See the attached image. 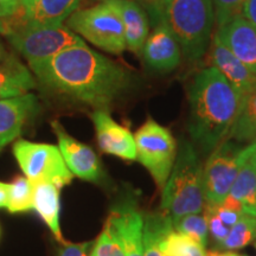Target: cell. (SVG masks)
I'll return each mask as SVG.
<instances>
[{
	"instance_id": "30",
	"label": "cell",
	"mask_w": 256,
	"mask_h": 256,
	"mask_svg": "<svg viewBox=\"0 0 256 256\" xmlns=\"http://www.w3.org/2000/svg\"><path fill=\"white\" fill-rule=\"evenodd\" d=\"M204 216H206L208 222V229H209L210 236L214 241L216 242V247L218 248L224 242V240L228 238L230 232V226H226L220 217L216 215V212L211 206H204Z\"/></svg>"
},
{
	"instance_id": "1",
	"label": "cell",
	"mask_w": 256,
	"mask_h": 256,
	"mask_svg": "<svg viewBox=\"0 0 256 256\" xmlns=\"http://www.w3.org/2000/svg\"><path fill=\"white\" fill-rule=\"evenodd\" d=\"M28 66L44 87L96 108L107 107L132 83L126 68L86 43Z\"/></svg>"
},
{
	"instance_id": "36",
	"label": "cell",
	"mask_w": 256,
	"mask_h": 256,
	"mask_svg": "<svg viewBox=\"0 0 256 256\" xmlns=\"http://www.w3.org/2000/svg\"><path fill=\"white\" fill-rule=\"evenodd\" d=\"M8 184L0 182V208H8Z\"/></svg>"
},
{
	"instance_id": "12",
	"label": "cell",
	"mask_w": 256,
	"mask_h": 256,
	"mask_svg": "<svg viewBox=\"0 0 256 256\" xmlns=\"http://www.w3.org/2000/svg\"><path fill=\"white\" fill-rule=\"evenodd\" d=\"M92 120L102 152L130 162L136 160V139L128 128L118 124L104 108H98L92 114Z\"/></svg>"
},
{
	"instance_id": "3",
	"label": "cell",
	"mask_w": 256,
	"mask_h": 256,
	"mask_svg": "<svg viewBox=\"0 0 256 256\" xmlns=\"http://www.w3.org/2000/svg\"><path fill=\"white\" fill-rule=\"evenodd\" d=\"M203 171L204 165L194 142L183 139L171 174L162 190V212L172 220L203 212L206 206Z\"/></svg>"
},
{
	"instance_id": "20",
	"label": "cell",
	"mask_w": 256,
	"mask_h": 256,
	"mask_svg": "<svg viewBox=\"0 0 256 256\" xmlns=\"http://www.w3.org/2000/svg\"><path fill=\"white\" fill-rule=\"evenodd\" d=\"M36 84L30 70L14 56L0 66V100L28 94Z\"/></svg>"
},
{
	"instance_id": "16",
	"label": "cell",
	"mask_w": 256,
	"mask_h": 256,
	"mask_svg": "<svg viewBox=\"0 0 256 256\" xmlns=\"http://www.w3.org/2000/svg\"><path fill=\"white\" fill-rule=\"evenodd\" d=\"M110 216L119 230L126 256H144V216L132 202L112 210Z\"/></svg>"
},
{
	"instance_id": "28",
	"label": "cell",
	"mask_w": 256,
	"mask_h": 256,
	"mask_svg": "<svg viewBox=\"0 0 256 256\" xmlns=\"http://www.w3.org/2000/svg\"><path fill=\"white\" fill-rule=\"evenodd\" d=\"M172 223L176 232L184 234L203 248L206 247L209 229L204 214H190L182 216L172 220Z\"/></svg>"
},
{
	"instance_id": "26",
	"label": "cell",
	"mask_w": 256,
	"mask_h": 256,
	"mask_svg": "<svg viewBox=\"0 0 256 256\" xmlns=\"http://www.w3.org/2000/svg\"><path fill=\"white\" fill-rule=\"evenodd\" d=\"M34 184L26 177L19 176L8 184V202L6 209L11 214L34 210Z\"/></svg>"
},
{
	"instance_id": "2",
	"label": "cell",
	"mask_w": 256,
	"mask_h": 256,
	"mask_svg": "<svg viewBox=\"0 0 256 256\" xmlns=\"http://www.w3.org/2000/svg\"><path fill=\"white\" fill-rule=\"evenodd\" d=\"M188 98V133L200 151L210 154L228 136L241 107L242 96L211 66L194 75Z\"/></svg>"
},
{
	"instance_id": "17",
	"label": "cell",
	"mask_w": 256,
	"mask_h": 256,
	"mask_svg": "<svg viewBox=\"0 0 256 256\" xmlns=\"http://www.w3.org/2000/svg\"><path fill=\"white\" fill-rule=\"evenodd\" d=\"M229 197L238 200L243 212L256 216V142L246 146V156Z\"/></svg>"
},
{
	"instance_id": "34",
	"label": "cell",
	"mask_w": 256,
	"mask_h": 256,
	"mask_svg": "<svg viewBox=\"0 0 256 256\" xmlns=\"http://www.w3.org/2000/svg\"><path fill=\"white\" fill-rule=\"evenodd\" d=\"M146 2H148L153 17L156 18V22H159L162 19V14H164V10L166 8V6H168L172 0H146Z\"/></svg>"
},
{
	"instance_id": "7",
	"label": "cell",
	"mask_w": 256,
	"mask_h": 256,
	"mask_svg": "<svg viewBox=\"0 0 256 256\" xmlns=\"http://www.w3.org/2000/svg\"><path fill=\"white\" fill-rule=\"evenodd\" d=\"M8 40L28 64L49 60L72 46L84 44V40L64 25L25 24L11 30Z\"/></svg>"
},
{
	"instance_id": "27",
	"label": "cell",
	"mask_w": 256,
	"mask_h": 256,
	"mask_svg": "<svg viewBox=\"0 0 256 256\" xmlns=\"http://www.w3.org/2000/svg\"><path fill=\"white\" fill-rule=\"evenodd\" d=\"M92 252L95 256H126L119 230L110 216H108L106 220L104 229L94 242Z\"/></svg>"
},
{
	"instance_id": "21",
	"label": "cell",
	"mask_w": 256,
	"mask_h": 256,
	"mask_svg": "<svg viewBox=\"0 0 256 256\" xmlns=\"http://www.w3.org/2000/svg\"><path fill=\"white\" fill-rule=\"evenodd\" d=\"M82 0H37L34 8L25 16L28 24L63 25L64 22L78 11Z\"/></svg>"
},
{
	"instance_id": "23",
	"label": "cell",
	"mask_w": 256,
	"mask_h": 256,
	"mask_svg": "<svg viewBox=\"0 0 256 256\" xmlns=\"http://www.w3.org/2000/svg\"><path fill=\"white\" fill-rule=\"evenodd\" d=\"M172 226V218L162 211L148 214L144 217V256H162V240Z\"/></svg>"
},
{
	"instance_id": "37",
	"label": "cell",
	"mask_w": 256,
	"mask_h": 256,
	"mask_svg": "<svg viewBox=\"0 0 256 256\" xmlns=\"http://www.w3.org/2000/svg\"><path fill=\"white\" fill-rule=\"evenodd\" d=\"M11 57L12 56L8 54V49H6L5 44L2 43V40H0V66H2L4 63L8 62V60L11 58Z\"/></svg>"
},
{
	"instance_id": "31",
	"label": "cell",
	"mask_w": 256,
	"mask_h": 256,
	"mask_svg": "<svg viewBox=\"0 0 256 256\" xmlns=\"http://www.w3.org/2000/svg\"><path fill=\"white\" fill-rule=\"evenodd\" d=\"M94 242L69 243L66 242L60 248L58 256H88Z\"/></svg>"
},
{
	"instance_id": "35",
	"label": "cell",
	"mask_w": 256,
	"mask_h": 256,
	"mask_svg": "<svg viewBox=\"0 0 256 256\" xmlns=\"http://www.w3.org/2000/svg\"><path fill=\"white\" fill-rule=\"evenodd\" d=\"M242 16L256 28V0H246L242 10Z\"/></svg>"
},
{
	"instance_id": "9",
	"label": "cell",
	"mask_w": 256,
	"mask_h": 256,
	"mask_svg": "<svg viewBox=\"0 0 256 256\" xmlns=\"http://www.w3.org/2000/svg\"><path fill=\"white\" fill-rule=\"evenodd\" d=\"M246 146L226 139L210 153L203 171L206 206H218L228 197L244 160Z\"/></svg>"
},
{
	"instance_id": "14",
	"label": "cell",
	"mask_w": 256,
	"mask_h": 256,
	"mask_svg": "<svg viewBox=\"0 0 256 256\" xmlns=\"http://www.w3.org/2000/svg\"><path fill=\"white\" fill-rule=\"evenodd\" d=\"M37 107V98L28 92L0 100V150L17 139Z\"/></svg>"
},
{
	"instance_id": "39",
	"label": "cell",
	"mask_w": 256,
	"mask_h": 256,
	"mask_svg": "<svg viewBox=\"0 0 256 256\" xmlns=\"http://www.w3.org/2000/svg\"><path fill=\"white\" fill-rule=\"evenodd\" d=\"M11 30L12 28H10V26L6 24L4 19L0 18V34H5V36H8L10 32H11Z\"/></svg>"
},
{
	"instance_id": "4",
	"label": "cell",
	"mask_w": 256,
	"mask_h": 256,
	"mask_svg": "<svg viewBox=\"0 0 256 256\" xmlns=\"http://www.w3.org/2000/svg\"><path fill=\"white\" fill-rule=\"evenodd\" d=\"M162 19L177 38L185 58L196 62L204 56L215 25L212 0H172Z\"/></svg>"
},
{
	"instance_id": "41",
	"label": "cell",
	"mask_w": 256,
	"mask_h": 256,
	"mask_svg": "<svg viewBox=\"0 0 256 256\" xmlns=\"http://www.w3.org/2000/svg\"><path fill=\"white\" fill-rule=\"evenodd\" d=\"M92 246H94V244H92ZM88 256H95V255H94V252H92L90 250V252H89Z\"/></svg>"
},
{
	"instance_id": "29",
	"label": "cell",
	"mask_w": 256,
	"mask_h": 256,
	"mask_svg": "<svg viewBox=\"0 0 256 256\" xmlns=\"http://www.w3.org/2000/svg\"><path fill=\"white\" fill-rule=\"evenodd\" d=\"M244 2L246 0H212L217 26H223L238 16H242Z\"/></svg>"
},
{
	"instance_id": "32",
	"label": "cell",
	"mask_w": 256,
	"mask_h": 256,
	"mask_svg": "<svg viewBox=\"0 0 256 256\" xmlns=\"http://www.w3.org/2000/svg\"><path fill=\"white\" fill-rule=\"evenodd\" d=\"M211 208H212L214 211H215L216 215L220 217V220H222L226 226H230V228H232L234 224H235L240 220V217L242 216L241 212H238V211H235V210L228 209V208H226L223 206H211Z\"/></svg>"
},
{
	"instance_id": "6",
	"label": "cell",
	"mask_w": 256,
	"mask_h": 256,
	"mask_svg": "<svg viewBox=\"0 0 256 256\" xmlns=\"http://www.w3.org/2000/svg\"><path fill=\"white\" fill-rule=\"evenodd\" d=\"M136 160L145 168L156 186L162 190L174 168L178 146L168 128L148 118L134 134Z\"/></svg>"
},
{
	"instance_id": "13",
	"label": "cell",
	"mask_w": 256,
	"mask_h": 256,
	"mask_svg": "<svg viewBox=\"0 0 256 256\" xmlns=\"http://www.w3.org/2000/svg\"><path fill=\"white\" fill-rule=\"evenodd\" d=\"M216 36L256 76V28L238 16L217 28Z\"/></svg>"
},
{
	"instance_id": "15",
	"label": "cell",
	"mask_w": 256,
	"mask_h": 256,
	"mask_svg": "<svg viewBox=\"0 0 256 256\" xmlns=\"http://www.w3.org/2000/svg\"><path fill=\"white\" fill-rule=\"evenodd\" d=\"M210 58L212 66L228 80L242 98L256 87V76L224 46L216 34L211 42Z\"/></svg>"
},
{
	"instance_id": "8",
	"label": "cell",
	"mask_w": 256,
	"mask_h": 256,
	"mask_svg": "<svg viewBox=\"0 0 256 256\" xmlns=\"http://www.w3.org/2000/svg\"><path fill=\"white\" fill-rule=\"evenodd\" d=\"M14 154L32 184L51 183L62 188L72 180L74 174L55 145L20 139L14 142Z\"/></svg>"
},
{
	"instance_id": "42",
	"label": "cell",
	"mask_w": 256,
	"mask_h": 256,
	"mask_svg": "<svg viewBox=\"0 0 256 256\" xmlns=\"http://www.w3.org/2000/svg\"><path fill=\"white\" fill-rule=\"evenodd\" d=\"M254 247H255V249H256V241L254 242Z\"/></svg>"
},
{
	"instance_id": "40",
	"label": "cell",
	"mask_w": 256,
	"mask_h": 256,
	"mask_svg": "<svg viewBox=\"0 0 256 256\" xmlns=\"http://www.w3.org/2000/svg\"><path fill=\"white\" fill-rule=\"evenodd\" d=\"M208 256H240L238 254L234 252H210Z\"/></svg>"
},
{
	"instance_id": "5",
	"label": "cell",
	"mask_w": 256,
	"mask_h": 256,
	"mask_svg": "<svg viewBox=\"0 0 256 256\" xmlns=\"http://www.w3.org/2000/svg\"><path fill=\"white\" fill-rule=\"evenodd\" d=\"M66 26L110 54L118 55L126 50L120 0H104L92 8L78 10L66 19Z\"/></svg>"
},
{
	"instance_id": "19",
	"label": "cell",
	"mask_w": 256,
	"mask_h": 256,
	"mask_svg": "<svg viewBox=\"0 0 256 256\" xmlns=\"http://www.w3.org/2000/svg\"><path fill=\"white\" fill-rule=\"evenodd\" d=\"M34 210H36L40 218L49 226L56 240L64 244L60 226V188L51 183L34 184Z\"/></svg>"
},
{
	"instance_id": "44",
	"label": "cell",
	"mask_w": 256,
	"mask_h": 256,
	"mask_svg": "<svg viewBox=\"0 0 256 256\" xmlns=\"http://www.w3.org/2000/svg\"><path fill=\"white\" fill-rule=\"evenodd\" d=\"M100 2H104V0H100Z\"/></svg>"
},
{
	"instance_id": "18",
	"label": "cell",
	"mask_w": 256,
	"mask_h": 256,
	"mask_svg": "<svg viewBox=\"0 0 256 256\" xmlns=\"http://www.w3.org/2000/svg\"><path fill=\"white\" fill-rule=\"evenodd\" d=\"M126 49L134 54L142 52L150 34L148 16L136 0H120Z\"/></svg>"
},
{
	"instance_id": "22",
	"label": "cell",
	"mask_w": 256,
	"mask_h": 256,
	"mask_svg": "<svg viewBox=\"0 0 256 256\" xmlns=\"http://www.w3.org/2000/svg\"><path fill=\"white\" fill-rule=\"evenodd\" d=\"M226 139L241 144L256 142V87L242 98L238 114Z\"/></svg>"
},
{
	"instance_id": "10",
	"label": "cell",
	"mask_w": 256,
	"mask_h": 256,
	"mask_svg": "<svg viewBox=\"0 0 256 256\" xmlns=\"http://www.w3.org/2000/svg\"><path fill=\"white\" fill-rule=\"evenodd\" d=\"M51 126L58 140V148L69 171L83 180H100L102 166L94 150L70 136L58 121H52Z\"/></svg>"
},
{
	"instance_id": "24",
	"label": "cell",
	"mask_w": 256,
	"mask_h": 256,
	"mask_svg": "<svg viewBox=\"0 0 256 256\" xmlns=\"http://www.w3.org/2000/svg\"><path fill=\"white\" fill-rule=\"evenodd\" d=\"M256 241V216L242 214L240 220L230 228L228 238L218 247V250L232 252L242 249Z\"/></svg>"
},
{
	"instance_id": "25",
	"label": "cell",
	"mask_w": 256,
	"mask_h": 256,
	"mask_svg": "<svg viewBox=\"0 0 256 256\" xmlns=\"http://www.w3.org/2000/svg\"><path fill=\"white\" fill-rule=\"evenodd\" d=\"M162 256H208L206 248L184 234L176 232L174 226L165 232L162 240Z\"/></svg>"
},
{
	"instance_id": "38",
	"label": "cell",
	"mask_w": 256,
	"mask_h": 256,
	"mask_svg": "<svg viewBox=\"0 0 256 256\" xmlns=\"http://www.w3.org/2000/svg\"><path fill=\"white\" fill-rule=\"evenodd\" d=\"M37 0H22V8H23L25 16L31 12V10L34 8V4H36Z\"/></svg>"
},
{
	"instance_id": "33",
	"label": "cell",
	"mask_w": 256,
	"mask_h": 256,
	"mask_svg": "<svg viewBox=\"0 0 256 256\" xmlns=\"http://www.w3.org/2000/svg\"><path fill=\"white\" fill-rule=\"evenodd\" d=\"M22 8V0H0V18L14 17Z\"/></svg>"
},
{
	"instance_id": "43",
	"label": "cell",
	"mask_w": 256,
	"mask_h": 256,
	"mask_svg": "<svg viewBox=\"0 0 256 256\" xmlns=\"http://www.w3.org/2000/svg\"><path fill=\"white\" fill-rule=\"evenodd\" d=\"M240 256H247V255H240Z\"/></svg>"
},
{
	"instance_id": "11",
	"label": "cell",
	"mask_w": 256,
	"mask_h": 256,
	"mask_svg": "<svg viewBox=\"0 0 256 256\" xmlns=\"http://www.w3.org/2000/svg\"><path fill=\"white\" fill-rule=\"evenodd\" d=\"M144 62L156 72H170L182 62V48L164 19L156 22L142 50Z\"/></svg>"
}]
</instances>
